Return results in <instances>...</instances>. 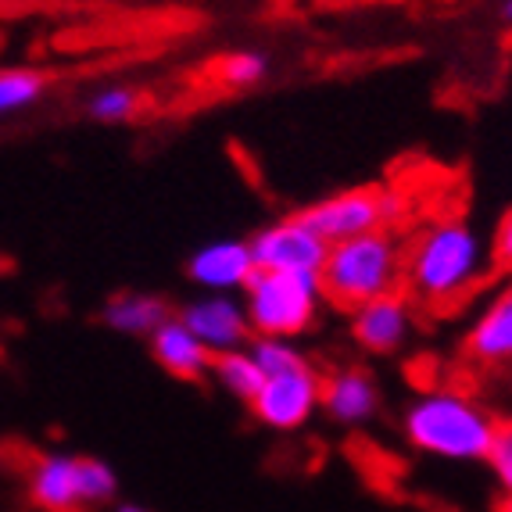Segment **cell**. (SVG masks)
I'll return each mask as SVG.
<instances>
[{"label": "cell", "instance_id": "obj_1", "mask_svg": "<svg viewBox=\"0 0 512 512\" xmlns=\"http://www.w3.org/2000/svg\"><path fill=\"white\" fill-rule=\"evenodd\" d=\"M495 273L491 240L470 219H437L405 244L402 287L412 305L455 308Z\"/></svg>", "mask_w": 512, "mask_h": 512}, {"label": "cell", "instance_id": "obj_2", "mask_svg": "<svg viewBox=\"0 0 512 512\" xmlns=\"http://www.w3.org/2000/svg\"><path fill=\"white\" fill-rule=\"evenodd\" d=\"M498 430L495 412L455 387H427L402 409V434L419 455L441 462H484Z\"/></svg>", "mask_w": 512, "mask_h": 512}, {"label": "cell", "instance_id": "obj_3", "mask_svg": "<svg viewBox=\"0 0 512 512\" xmlns=\"http://www.w3.org/2000/svg\"><path fill=\"white\" fill-rule=\"evenodd\" d=\"M402 276L405 240L394 230H369L359 237L337 240L330 244L323 269H319L323 298L344 312L402 291Z\"/></svg>", "mask_w": 512, "mask_h": 512}, {"label": "cell", "instance_id": "obj_4", "mask_svg": "<svg viewBox=\"0 0 512 512\" xmlns=\"http://www.w3.org/2000/svg\"><path fill=\"white\" fill-rule=\"evenodd\" d=\"M248 312L251 337H287L298 341L316 326L323 312V283L319 273H273L255 269L240 291Z\"/></svg>", "mask_w": 512, "mask_h": 512}, {"label": "cell", "instance_id": "obj_5", "mask_svg": "<svg viewBox=\"0 0 512 512\" xmlns=\"http://www.w3.org/2000/svg\"><path fill=\"white\" fill-rule=\"evenodd\" d=\"M298 215L326 244H337L369 230H394L405 215V194L391 187H355L323 197Z\"/></svg>", "mask_w": 512, "mask_h": 512}, {"label": "cell", "instance_id": "obj_6", "mask_svg": "<svg viewBox=\"0 0 512 512\" xmlns=\"http://www.w3.org/2000/svg\"><path fill=\"white\" fill-rule=\"evenodd\" d=\"M319 384H323V376L312 369V362L291 369V373L265 376L258 394L248 402L251 416L265 430H276V434L301 430L319 409Z\"/></svg>", "mask_w": 512, "mask_h": 512}, {"label": "cell", "instance_id": "obj_7", "mask_svg": "<svg viewBox=\"0 0 512 512\" xmlns=\"http://www.w3.org/2000/svg\"><path fill=\"white\" fill-rule=\"evenodd\" d=\"M248 244L255 269H273V273H319L326 251H330V244L308 230L301 215L269 222Z\"/></svg>", "mask_w": 512, "mask_h": 512}, {"label": "cell", "instance_id": "obj_8", "mask_svg": "<svg viewBox=\"0 0 512 512\" xmlns=\"http://www.w3.org/2000/svg\"><path fill=\"white\" fill-rule=\"evenodd\" d=\"M176 316L194 330V337L205 344L212 355H222V351H233V348H248V341H251V323H248V312H244L240 294L201 291L197 298H190Z\"/></svg>", "mask_w": 512, "mask_h": 512}, {"label": "cell", "instance_id": "obj_9", "mask_svg": "<svg viewBox=\"0 0 512 512\" xmlns=\"http://www.w3.org/2000/svg\"><path fill=\"white\" fill-rule=\"evenodd\" d=\"M351 337L369 355H398L416 337V312L412 298L402 291L384 294V298L366 301V305L351 308Z\"/></svg>", "mask_w": 512, "mask_h": 512}, {"label": "cell", "instance_id": "obj_10", "mask_svg": "<svg viewBox=\"0 0 512 512\" xmlns=\"http://www.w3.org/2000/svg\"><path fill=\"white\" fill-rule=\"evenodd\" d=\"M380 405H384V398H380L376 376L359 366L333 369L319 384V409H323V416L330 423H337L344 430H359L366 423H373Z\"/></svg>", "mask_w": 512, "mask_h": 512}, {"label": "cell", "instance_id": "obj_11", "mask_svg": "<svg viewBox=\"0 0 512 512\" xmlns=\"http://www.w3.org/2000/svg\"><path fill=\"white\" fill-rule=\"evenodd\" d=\"M255 273V258H251V244L237 237L208 240L194 255L187 258V280L201 291H222V294H240L248 276Z\"/></svg>", "mask_w": 512, "mask_h": 512}, {"label": "cell", "instance_id": "obj_12", "mask_svg": "<svg viewBox=\"0 0 512 512\" xmlns=\"http://www.w3.org/2000/svg\"><path fill=\"white\" fill-rule=\"evenodd\" d=\"M466 359L487 369L512 366V283L491 294L487 305L473 316L466 341H462Z\"/></svg>", "mask_w": 512, "mask_h": 512}, {"label": "cell", "instance_id": "obj_13", "mask_svg": "<svg viewBox=\"0 0 512 512\" xmlns=\"http://www.w3.org/2000/svg\"><path fill=\"white\" fill-rule=\"evenodd\" d=\"M83 455L47 452L29 466V498L47 512H76L83 509Z\"/></svg>", "mask_w": 512, "mask_h": 512}, {"label": "cell", "instance_id": "obj_14", "mask_svg": "<svg viewBox=\"0 0 512 512\" xmlns=\"http://www.w3.org/2000/svg\"><path fill=\"white\" fill-rule=\"evenodd\" d=\"M147 348H151V359L176 380H201L212 366V351L197 341L194 330L176 312L165 323L154 326V333L147 337Z\"/></svg>", "mask_w": 512, "mask_h": 512}, {"label": "cell", "instance_id": "obj_15", "mask_svg": "<svg viewBox=\"0 0 512 512\" xmlns=\"http://www.w3.org/2000/svg\"><path fill=\"white\" fill-rule=\"evenodd\" d=\"M169 316V301L147 291H122L101 308V323L122 337H151L154 326L165 323Z\"/></svg>", "mask_w": 512, "mask_h": 512}, {"label": "cell", "instance_id": "obj_16", "mask_svg": "<svg viewBox=\"0 0 512 512\" xmlns=\"http://www.w3.org/2000/svg\"><path fill=\"white\" fill-rule=\"evenodd\" d=\"M208 376L219 384L222 394H230L233 402H244V405L255 398L258 387H262V380H265L255 355H251L248 348H233V351H222V355H212Z\"/></svg>", "mask_w": 512, "mask_h": 512}, {"label": "cell", "instance_id": "obj_17", "mask_svg": "<svg viewBox=\"0 0 512 512\" xmlns=\"http://www.w3.org/2000/svg\"><path fill=\"white\" fill-rule=\"evenodd\" d=\"M51 90V76L40 69H0V115L33 108Z\"/></svg>", "mask_w": 512, "mask_h": 512}, {"label": "cell", "instance_id": "obj_18", "mask_svg": "<svg viewBox=\"0 0 512 512\" xmlns=\"http://www.w3.org/2000/svg\"><path fill=\"white\" fill-rule=\"evenodd\" d=\"M144 104V94L137 86L119 83V86H104L97 94H90L86 101V115L94 122H104V126H119V122H129Z\"/></svg>", "mask_w": 512, "mask_h": 512}, {"label": "cell", "instance_id": "obj_19", "mask_svg": "<svg viewBox=\"0 0 512 512\" xmlns=\"http://www.w3.org/2000/svg\"><path fill=\"white\" fill-rule=\"evenodd\" d=\"M248 351L255 355L262 376H276V373H291V369L305 366V351L298 348L287 337H251Z\"/></svg>", "mask_w": 512, "mask_h": 512}, {"label": "cell", "instance_id": "obj_20", "mask_svg": "<svg viewBox=\"0 0 512 512\" xmlns=\"http://www.w3.org/2000/svg\"><path fill=\"white\" fill-rule=\"evenodd\" d=\"M215 76L226 90H248L269 76V58L262 51H233L215 65Z\"/></svg>", "mask_w": 512, "mask_h": 512}, {"label": "cell", "instance_id": "obj_21", "mask_svg": "<svg viewBox=\"0 0 512 512\" xmlns=\"http://www.w3.org/2000/svg\"><path fill=\"white\" fill-rule=\"evenodd\" d=\"M79 473H83V502L86 505H104L119 495V477H115V470H111L104 459L83 455Z\"/></svg>", "mask_w": 512, "mask_h": 512}, {"label": "cell", "instance_id": "obj_22", "mask_svg": "<svg viewBox=\"0 0 512 512\" xmlns=\"http://www.w3.org/2000/svg\"><path fill=\"white\" fill-rule=\"evenodd\" d=\"M484 462L491 466V477L498 480L502 495H512V419L509 423H498Z\"/></svg>", "mask_w": 512, "mask_h": 512}, {"label": "cell", "instance_id": "obj_23", "mask_svg": "<svg viewBox=\"0 0 512 512\" xmlns=\"http://www.w3.org/2000/svg\"><path fill=\"white\" fill-rule=\"evenodd\" d=\"M491 255H495V269L512 273V208L502 215V222L495 226V237H491Z\"/></svg>", "mask_w": 512, "mask_h": 512}, {"label": "cell", "instance_id": "obj_24", "mask_svg": "<svg viewBox=\"0 0 512 512\" xmlns=\"http://www.w3.org/2000/svg\"><path fill=\"white\" fill-rule=\"evenodd\" d=\"M111 512H151L147 505H140V502H119Z\"/></svg>", "mask_w": 512, "mask_h": 512}, {"label": "cell", "instance_id": "obj_25", "mask_svg": "<svg viewBox=\"0 0 512 512\" xmlns=\"http://www.w3.org/2000/svg\"><path fill=\"white\" fill-rule=\"evenodd\" d=\"M502 22L512 29V0H502Z\"/></svg>", "mask_w": 512, "mask_h": 512}, {"label": "cell", "instance_id": "obj_26", "mask_svg": "<svg viewBox=\"0 0 512 512\" xmlns=\"http://www.w3.org/2000/svg\"><path fill=\"white\" fill-rule=\"evenodd\" d=\"M495 512H512V495H502V502L495 505Z\"/></svg>", "mask_w": 512, "mask_h": 512}]
</instances>
